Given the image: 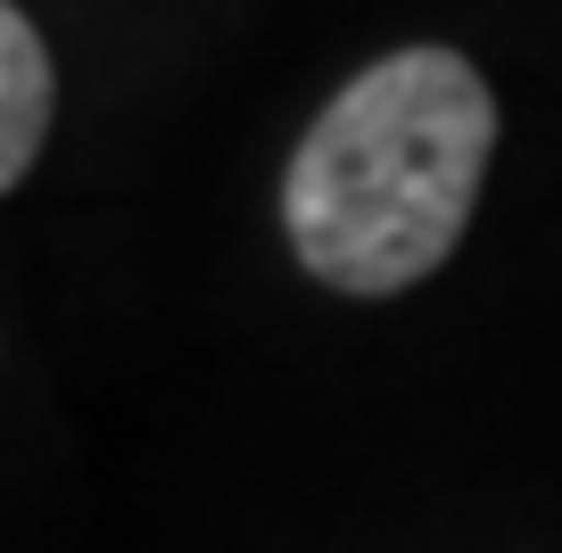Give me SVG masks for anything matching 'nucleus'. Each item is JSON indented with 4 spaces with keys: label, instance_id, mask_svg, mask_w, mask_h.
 I'll return each mask as SVG.
<instances>
[{
    "label": "nucleus",
    "instance_id": "obj_1",
    "mask_svg": "<svg viewBox=\"0 0 562 553\" xmlns=\"http://www.w3.org/2000/svg\"><path fill=\"white\" fill-rule=\"evenodd\" d=\"M496 157V91L463 50L372 58L306 124L281 173V232L339 297H397L456 257Z\"/></svg>",
    "mask_w": 562,
    "mask_h": 553
},
{
    "label": "nucleus",
    "instance_id": "obj_2",
    "mask_svg": "<svg viewBox=\"0 0 562 553\" xmlns=\"http://www.w3.org/2000/svg\"><path fill=\"white\" fill-rule=\"evenodd\" d=\"M50 50H42L34 18L18 0H0V191H18L34 173L42 140H50Z\"/></svg>",
    "mask_w": 562,
    "mask_h": 553
}]
</instances>
